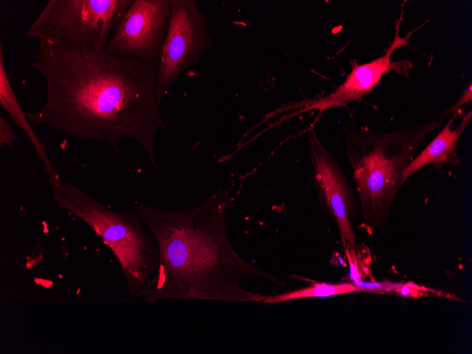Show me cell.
Listing matches in <instances>:
<instances>
[{
  "mask_svg": "<svg viewBox=\"0 0 472 354\" xmlns=\"http://www.w3.org/2000/svg\"><path fill=\"white\" fill-rule=\"evenodd\" d=\"M31 66L45 78L46 102L30 122L85 140L138 142L155 169V139L165 129L155 98L158 66L103 52L88 54L40 41Z\"/></svg>",
  "mask_w": 472,
  "mask_h": 354,
  "instance_id": "obj_1",
  "label": "cell"
},
{
  "mask_svg": "<svg viewBox=\"0 0 472 354\" xmlns=\"http://www.w3.org/2000/svg\"><path fill=\"white\" fill-rule=\"evenodd\" d=\"M231 187H221L202 203L172 210L138 203L141 222L159 250L155 274L132 296L146 303L164 300L256 302L260 294L242 286L249 278L282 283L272 273L244 260L228 236Z\"/></svg>",
  "mask_w": 472,
  "mask_h": 354,
  "instance_id": "obj_2",
  "label": "cell"
},
{
  "mask_svg": "<svg viewBox=\"0 0 472 354\" xmlns=\"http://www.w3.org/2000/svg\"><path fill=\"white\" fill-rule=\"evenodd\" d=\"M443 122V117H437L387 132L343 127L345 155L352 170L360 217L370 234L384 228L402 186L403 170Z\"/></svg>",
  "mask_w": 472,
  "mask_h": 354,
  "instance_id": "obj_3",
  "label": "cell"
},
{
  "mask_svg": "<svg viewBox=\"0 0 472 354\" xmlns=\"http://www.w3.org/2000/svg\"><path fill=\"white\" fill-rule=\"evenodd\" d=\"M57 206L73 214L100 236L117 259L133 295L155 274L160 264L154 236L142 228L136 209L116 212L64 181L59 171L48 175Z\"/></svg>",
  "mask_w": 472,
  "mask_h": 354,
  "instance_id": "obj_4",
  "label": "cell"
},
{
  "mask_svg": "<svg viewBox=\"0 0 472 354\" xmlns=\"http://www.w3.org/2000/svg\"><path fill=\"white\" fill-rule=\"evenodd\" d=\"M131 2L49 0L26 36L84 54H99Z\"/></svg>",
  "mask_w": 472,
  "mask_h": 354,
  "instance_id": "obj_5",
  "label": "cell"
},
{
  "mask_svg": "<svg viewBox=\"0 0 472 354\" xmlns=\"http://www.w3.org/2000/svg\"><path fill=\"white\" fill-rule=\"evenodd\" d=\"M171 15L157 69L155 98H163L189 68L199 64L213 47L206 29L207 18L194 0H170Z\"/></svg>",
  "mask_w": 472,
  "mask_h": 354,
  "instance_id": "obj_6",
  "label": "cell"
},
{
  "mask_svg": "<svg viewBox=\"0 0 472 354\" xmlns=\"http://www.w3.org/2000/svg\"><path fill=\"white\" fill-rule=\"evenodd\" d=\"M170 15V0L132 1L102 52L158 66Z\"/></svg>",
  "mask_w": 472,
  "mask_h": 354,
  "instance_id": "obj_7",
  "label": "cell"
},
{
  "mask_svg": "<svg viewBox=\"0 0 472 354\" xmlns=\"http://www.w3.org/2000/svg\"><path fill=\"white\" fill-rule=\"evenodd\" d=\"M309 157L310 181L321 208L336 224L343 248L356 245L351 220L360 217V209L355 190L313 128L309 134Z\"/></svg>",
  "mask_w": 472,
  "mask_h": 354,
  "instance_id": "obj_8",
  "label": "cell"
},
{
  "mask_svg": "<svg viewBox=\"0 0 472 354\" xmlns=\"http://www.w3.org/2000/svg\"><path fill=\"white\" fill-rule=\"evenodd\" d=\"M399 23L396 24V35L385 54L370 62L359 64L351 61L352 69L346 80L333 92L319 98L307 99L283 107L273 112L276 115L283 112L294 110L285 117V119L317 110L322 112L330 107H344L353 102H360L365 95L370 93L380 82L382 76L394 67L391 59L393 53L399 47L408 45L409 33L401 37L399 35Z\"/></svg>",
  "mask_w": 472,
  "mask_h": 354,
  "instance_id": "obj_9",
  "label": "cell"
},
{
  "mask_svg": "<svg viewBox=\"0 0 472 354\" xmlns=\"http://www.w3.org/2000/svg\"><path fill=\"white\" fill-rule=\"evenodd\" d=\"M461 111V110L452 114V117L435 137L403 170L402 184L428 165L434 164L437 166L449 165L455 167L461 163V159L457 156V145L472 117V112L470 110L462 117L456 128L451 129L452 124Z\"/></svg>",
  "mask_w": 472,
  "mask_h": 354,
  "instance_id": "obj_10",
  "label": "cell"
},
{
  "mask_svg": "<svg viewBox=\"0 0 472 354\" xmlns=\"http://www.w3.org/2000/svg\"><path fill=\"white\" fill-rule=\"evenodd\" d=\"M0 105L8 112L14 124L22 129L28 136L37 156L44 163V172L46 175L57 171V168L47 154L46 146L33 130L26 113L23 111L13 90L4 66L1 43L0 44Z\"/></svg>",
  "mask_w": 472,
  "mask_h": 354,
  "instance_id": "obj_11",
  "label": "cell"
},
{
  "mask_svg": "<svg viewBox=\"0 0 472 354\" xmlns=\"http://www.w3.org/2000/svg\"><path fill=\"white\" fill-rule=\"evenodd\" d=\"M358 292H360L359 288L351 282L339 283H314L307 287L280 294L271 295L260 294L256 302L274 305L300 299L327 297Z\"/></svg>",
  "mask_w": 472,
  "mask_h": 354,
  "instance_id": "obj_12",
  "label": "cell"
},
{
  "mask_svg": "<svg viewBox=\"0 0 472 354\" xmlns=\"http://www.w3.org/2000/svg\"><path fill=\"white\" fill-rule=\"evenodd\" d=\"M343 250L349 264L350 282H360L371 274V255L367 247H361L357 244L355 246H346L343 247Z\"/></svg>",
  "mask_w": 472,
  "mask_h": 354,
  "instance_id": "obj_13",
  "label": "cell"
},
{
  "mask_svg": "<svg viewBox=\"0 0 472 354\" xmlns=\"http://www.w3.org/2000/svg\"><path fill=\"white\" fill-rule=\"evenodd\" d=\"M354 285L358 287L360 292H372L377 293H386L389 292H394L395 289L400 286L401 283H393L389 281H361L360 282L353 283Z\"/></svg>",
  "mask_w": 472,
  "mask_h": 354,
  "instance_id": "obj_14",
  "label": "cell"
},
{
  "mask_svg": "<svg viewBox=\"0 0 472 354\" xmlns=\"http://www.w3.org/2000/svg\"><path fill=\"white\" fill-rule=\"evenodd\" d=\"M428 289L425 287L409 281L405 283H401L400 286L395 289L394 292L400 296L418 298L423 295L424 293Z\"/></svg>",
  "mask_w": 472,
  "mask_h": 354,
  "instance_id": "obj_15",
  "label": "cell"
},
{
  "mask_svg": "<svg viewBox=\"0 0 472 354\" xmlns=\"http://www.w3.org/2000/svg\"><path fill=\"white\" fill-rule=\"evenodd\" d=\"M472 100V85L471 83H469L461 93L458 100L449 107L444 110L441 116L444 119L447 117H449L450 114H454V112L461 110V107L465 105L468 104L469 101Z\"/></svg>",
  "mask_w": 472,
  "mask_h": 354,
  "instance_id": "obj_16",
  "label": "cell"
},
{
  "mask_svg": "<svg viewBox=\"0 0 472 354\" xmlns=\"http://www.w3.org/2000/svg\"><path fill=\"white\" fill-rule=\"evenodd\" d=\"M18 138L13 134L12 126L10 123L4 117H0V146L7 145L12 148L13 142L17 141Z\"/></svg>",
  "mask_w": 472,
  "mask_h": 354,
  "instance_id": "obj_17",
  "label": "cell"
}]
</instances>
